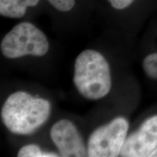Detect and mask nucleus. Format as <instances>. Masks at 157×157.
I'll use <instances>...</instances> for the list:
<instances>
[{
  "instance_id": "nucleus-1",
  "label": "nucleus",
  "mask_w": 157,
  "mask_h": 157,
  "mask_svg": "<svg viewBox=\"0 0 157 157\" xmlns=\"http://www.w3.org/2000/svg\"><path fill=\"white\" fill-rule=\"evenodd\" d=\"M47 100L17 91L7 98L2 109V119L11 132L29 135L46 122L50 115Z\"/></svg>"
},
{
  "instance_id": "nucleus-2",
  "label": "nucleus",
  "mask_w": 157,
  "mask_h": 157,
  "mask_svg": "<svg viewBox=\"0 0 157 157\" xmlns=\"http://www.w3.org/2000/svg\"><path fill=\"white\" fill-rule=\"evenodd\" d=\"M74 83L78 92L88 100L105 97L111 88V76L107 60L98 51L86 50L76 58Z\"/></svg>"
},
{
  "instance_id": "nucleus-3",
  "label": "nucleus",
  "mask_w": 157,
  "mask_h": 157,
  "mask_svg": "<svg viewBox=\"0 0 157 157\" xmlns=\"http://www.w3.org/2000/svg\"><path fill=\"white\" fill-rule=\"evenodd\" d=\"M48 50L47 36L29 22L20 23L13 27L1 42L2 53L7 58H17L28 55L43 56Z\"/></svg>"
},
{
  "instance_id": "nucleus-4",
  "label": "nucleus",
  "mask_w": 157,
  "mask_h": 157,
  "mask_svg": "<svg viewBox=\"0 0 157 157\" xmlns=\"http://www.w3.org/2000/svg\"><path fill=\"white\" fill-rule=\"evenodd\" d=\"M128 129V121L124 118L118 117L95 129L89 137L87 156L116 157L120 155Z\"/></svg>"
},
{
  "instance_id": "nucleus-5",
  "label": "nucleus",
  "mask_w": 157,
  "mask_h": 157,
  "mask_svg": "<svg viewBox=\"0 0 157 157\" xmlns=\"http://www.w3.org/2000/svg\"><path fill=\"white\" fill-rule=\"evenodd\" d=\"M157 148V115L143 123L138 130L125 140L120 156L123 157H146Z\"/></svg>"
},
{
  "instance_id": "nucleus-6",
  "label": "nucleus",
  "mask_w": 157,
  "mask_h": 157,
  "mask_svg": "<svg viewBox=\"0 0 157 157\" xmlns=\"http://www.w3.org/2000/svg\"><path fill=\"white\" fill-rule=\"evenodd\" d=\"M50 137L60 156L64 157H81L87 156L81 135L76 127L67 119L58 121L50 130Z\"/></svg>"
},
{
  "instance_id": "nucleus-7",
  "label": "nucleus",
  "mask_w": 157,
  "mask_h": 157,
  "mask_svg": "<svg viewBox=\"0 0 157 157\" xmlns=\"http://www.w3.org/2000/svg\"><path fill=\"white\" fill-rule=\"evenodd\" d=\"M39 0H0V15L10 18H21L28 7L38 5Z\"/></svg>"
},
{
  "instance_id": "nucleus-8",
  "label": "nucleus",
  "mask_w": 157,
  "mask_h": 157,
  "mask_svg": "<svg viewBox=\"0 0 157 157\" xmlns=\"http://www.w3.org/2000/svg\"><path fill=\"white\" fill-rule=\"evenodd\" d=\"M19 157H55L58 155L54 153L44 152L38 146L34 144H29L23 146L17 153Z\"/></svg>"
},
{
  "instance_id": "nucleus-9",
  "label": "nucleus",
  "mask_w": 157,
  "mask_h": 157,
  "mask_svg": "<svg viewBox=\"0 0 157 157\" xmlns=\"http://www.w3.org/2000/svg\"><path fill=\"white\" fill-rule=\"evenodd\" d=\"M143 68L148 77L157 79V53L147 56L143 60Z\"/></svg>"
},
{
  "instance_id": "nucleus-10",
  "label": "nucleus",
  "mask_w": 157,
  "mask_h": 157,
  "mask_svg": "<svg viewBox=\"0 0 157 157\" xmlns=\"http://www.w3.org/2000/svg\"><path fill=\"white\" fill-rule=\"evenodd\" d=\"M55 9L60 12H68L74 8L75 0H47Z\"/></svg>"
},
{
  "instance_id": "nucleus-11",
  "label": "nucleus",
  "mask_w": 157,
  "mask_h": 157,
  "mask_svg": "<svg viewBox=\"0 0 157 157\" xmlns=\"http://www.w3.org/2000/svg\"><path fill=\"white\" fill-rule=\"evenodd\" d=\"M107 1L113 9L120 10L128 7L135 0H107Z\"/></svg>"
},
{
  "instance_id": "nucleus-12",
  "label": "nucleus",
  "mask_w": 157,
  "mask_h": 157,
  "mask_svg": "<svg viewBox=\"0 0 157 157\" xmlns=\"http://www.w3.org/2000/svg\"><path fill=\"white\" fill-rule=\"evenodd\" d=\"M150 156H152V157H157V148L155 149L154 151L151 154Z\"/></svg>"
}]
</instances>
